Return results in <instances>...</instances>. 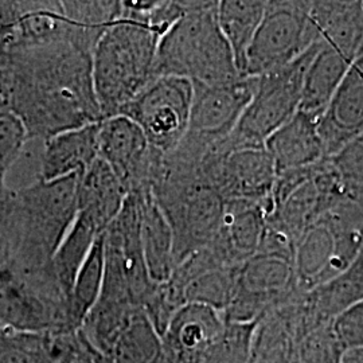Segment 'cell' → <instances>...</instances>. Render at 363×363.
<instances>
[{"instance_id": "1", "label": "cell", "mask_w": 363, "mask_h": 363, "mask_svg": "<svg viewBox=\"0 0 363 363\" xmlns=\"http://www.w3.org/2000/svg\"><path fill=\"white\" fill-rule=\"evenodd\" d=\"M11 106L30 139L43 142L66 130L103 121L97 103L91 52L70 42L11 55Z\"/></svg>"}, {"instance_id": "2", "label": "cell", "mask_w": 363, "mask_h": 363, "mask_svg": "<svg viewBox=\"0 0 363 363\" xmlns=\"http://www.w3.org/2000/svg\"><path fill=\"white\" fill-rule=\"evenodd\" d=\"M183 13L160 38L155 76L181 77L202 85L244 77L218 25V1H182Z\"/></svg>"}, {"instance_id": "3", "label": "cell", "mask_w": 363, "mask_h": 363, "mask_svg": "<svg viewBox=\"0 0 363 363\" xmlns=\"http://www.w3.org/2000/svg\"><path fill=\"white\" fill-rule=\"evenodd\" d=\"M150 191L171 228L175 267L214 240L225 201L202 177L199 167L162 154Z\"/></svg>"}, {"instance_id": "4", "label": "cell", "mask_w": 363, "mask_h": 363, "mask_svg": "<svg viewBox=\"0 0 363 363\" xmlns=\"http://www.w3.org/2000/svg\"><path fill=\"white\" fill-rule=\"evenodd\" d=\"M162 37L155 27L121 16L97 40L91 52V76L103 120L117 116L155 79Z\"/></svg>"}, {"instance_id": "5", "label": "cell", "mask_w": 363, "mask_h": 363, "mask_svg": "<svg viewBox=\"0 0 363 363\" xmlns=\"http://www.w3.org/2000/svg\"><path fill=\"white\" fill-rule=\"evenodd\" d=\"M79 174L16 190V256L9 274L48 268L77 217Z\"/></svg>"}, {"instance_id": "6", "label": "cell", "mask_w": 363, "mask_h": 363, "mask_svg": "<svg viewBox=\"0 0 363 363\" xmlns=\"http://www.w3.org/2000/svg\"><path fill=\"white\" fill-rule=\"evenodd\" d=\"M319 46L320 42L286 67L257 77L256 89L240 121L216 148L228 152L264 147L273 133L298 112L306 73Z\"/></svg>"}, {"instance_id": "7", "label": "cell", "mask_w": 363, "mask_h": 363, "mask_svg": "<svg viewBox=\"0 0 363 363\" xmlns=\"http://www.w3.org/2000/svg\"><path fill=\"white\" fill-rule=\"evenodd\" d=\"M256 84L257 77H241L222 85L193 84L189 128L179 145L171 152L184 162L201 166L208 151L233 132Z\"/></svg>"}, {"instance_id": "8", "label": "cell", "mask_w": 363, "mask_h": 363, "mask_svg": "<svg viewBox=\"0 0 363 363\" xmlns=\"http://www.w3.org/2000/svg\"><path fill=\"white\" fill-rule=\"evenodd\" d=\"M319 40L310 1H267L259 30L249 48L244 76L261 77L283 69Z\"/></svg>"}, {"instance_id": "9", "label": "cell", "mask_w": 363, "mask_h": 363, "mask_svg": "<svg viewBox=\"0 0 363 363\" xmlns=\"http://www.w3.org/2000/svg\"><path fill=\"white\" fill-rule=\"evenodd\" d=\"M193 94V82L186 78L157 77L118 115L128 117L143 130L154 150L169 154L187 132Z\"/></svg>"}, {"instance_id": "10", "label": "cell", "mask_w": 363, "mask_h": 363, "mask_svg": "<svg viewBox=\"0 0 363 363\" xmlns=\"http://www.w3.org/2000/svg\"><path fill=\"white\" fill-rule=\"evenodd\" d=\"M298 292L294 257L259 252L240 267L235 294L223 318L233 323H257Z\"/></svg>"}, {"instance_id": "11", "label": "cell", "mask_w": 363, "mask_h": 363, "mask_svg": "<svg viewBox=\"0 0 363 363\" xmlns=\"http://www.w3.org/2000/svg\"><path fill=\"white\" fill-rule=\"evenodd\" d=\"M199 169L225 202H264L272 195L277 178L272 156L265 145L228 152L211 148L202 159Z\"/></svg>"}, {"instance_id": "12", "label": "cell", "mask_w": 363, "mask_h": 363, "mask_svg": "<svg viewBox=\"0 0 363 363\" xmlns=\"http://www.w3.org/2000/svg\"><path fill=\"white\" fill-rule=\"evenodd\" d=\"M160 155L128 117L117 115L100 123L99 157L113 171L127 194L150 190Z\"/></svg>"}, {"instance_id": "13", "label": "cell", "mask_w": 363, "mask_h": 363, "mask_svg": "<svg viewBox=\"0 0 363 363\" xmlns=\"http://www.w3.org/2000/svg\"><path fill=\"white\" fill-rule=\"evenodd\" d=\"M226 325L222 312L202 304H184L172 315L162 339L166 363H202Z\"/></svg>"}, {"instance_id": "14", "label": "cell", "mask_w": 363, "mask_h": 363, "mask_svg": "<svg viewBox=\"0 0 363 363\" xmlns=\"http://www.w3.org/2000/svg\"><path fill=\"white\" fill-rule=\"evenodd\" d=\"M325 159L363 135V52L352 62L318 124Z\"/></svg>"}, {"instance_id": "15", "label": "cell", "mask_w": 363, "mask_h": 363, "mask_svg": "<svg viewBox=\"0 0 363 363\" xmlns=\"http://www.w3.org/2000/svg\"><path fill=\"white\" fill-rule=\"evenodd\" d=\"M265 229L264 202L228 201L218 233L208 247L226 267H241L259 252Z\"/></svg>"}, {"instance_id": "16", "label": "cell", "mask_w": 363, "mask_h": 363, "mask_svg": "<svg viewBox=\"0 0 363 363\" xmlns=\"http://www.w3.org/2000/svg\"><path fill=\"white\" fill-rule=\"evenodd\" d=\"M319 120L298 111L265 142L276 172L312 167L325 160Z\"/></svg>"}, {"instance_id": "17", "label": "cell", "mask_w": 363, "mask_h": 363, "mask_svg": "<svg viewBox=\"0 0 363 363\" xmlns=\"http://www.w3.org/2000/svg\"><path fill=\"white\" fill-rule=\"evenodd\" d=\"M100 123L66 130L45 140L39 179L55 181L81 175L89 169L99 157Z\"/></svg>"}, {"instance_id": "18", "label": "cell", "mask_w": 363, "mask_h": 363, "mask_svg": "<svg viewBox=\"0 0 363 363\" xmlns=\"http://www.w3.org/2000/svg\"><path fill=\"white\" fill-rule=\"evenodd\" d=\"M319 40L350 61L363 52V1H310Z\"/></svg>"}, {"instance_id": "19", "label": "cell", "mask_w": 363, "mask_h": 363, "mask_svg": "<svg viewBox=\"0 0 363 363\" xmlns=\"http://www.w3.org/2000/svg\"><path fill=\"white\" fill-rule=\"evenodd\" d=\"M127 195L113 171L97 157L91 167L79 175L77 213L105 232L116 218Z\"/></svg>"}, {"instance_id": "20", "label": "cell", "mask_w": 363, "mask_h": 363, "mask_svg": "<svg viewBox=\"0 0 363 363\" xmlns=\"http://www.w3.org/2000/svg\"><path fill=\"white\" fill-rule=\"evenodd\" d=\"M351 65L349 58L320 42L306 73L298 111L320 120Z\"/></svg>"}, {"instance_id": "21", "label": "cell", "mask_w": 363, "mask_h": 363, "mask_svg": "<svg viewBox=\"0 0 363 363\" xmlns=\"http://www.w3.org/2000/svg\"><path fill=\"white\" fill-rule=\"evenodd\" d=\"M140 238L147 272L152 283L169 281L175 269L174 237L169 222L150 190L144 191L140 211Z\"/></svg>"}, {"instance_id": "22", "label": "cell", "mask_w": 363, "mask_h": 363, "mask_svg": "<svg viewBox=\"0 0 363 363\" xmlns=\"http://www.w3.org/2000/svg\"><path fill=\"white\" fill-rule=\"evenodd\" d=\"M267 1L223 0L218 1V25L226 39L238 72L244 76L247 54L259 30ZM245 77V76H244Z\"/></svg>"}, {"instance_id": "23", "label": "cell", "mask_w": 363, "mask_h": 363, "mask_svg": "<svg viewBox=\"0 0 363 363\" xmlns=\"http://www.w3.org/2000/svg\"><path fill=\"white\" fill-rule=\"evenodd\" d=\"M312 315L320 325L331 323L339 313L363 300V247L350 268L334 280L306 292Z\"/></svg>"}, {"instance_id": "24", "label": "cell", "mask_w": 363, "mask_h": 363, "mask_svg": "<svg viewBox=\"0 0 363 363\" xmlns=\"http://www.w3.org/2000/svg\"><path fill=\"white\" fill-rule=\"evenodd\" d=\"M104 233L91 220L78 214L70 230L52 256L50 268L66 298H69L73 281L81 265L88 257L96 240Z\"/></svg>"}, {"instance_id": "25", "label": "cell", "mask_w": 363, "mask_h": 363, "mask_svg": "<svg viewBox=\"0 0 363 363\" xmlns=\"http://www.w3.org/2000/svg\"><path fill=\"white\" fill-rule=\"evenodd\" d=\"M105 271L104 233L91 247L81 265L67 298V318L72 330L77 331L101 294Z\"/></svg>"}, {"instance_id": "26", "label": "cell", "mask_w": 363, "mask_h": 363, "mask_svg": "<svg viewBox=\"0 0 363 363\" xmlns=\"http://www.w3.org/2000/svg\"><path fill=\"white\" fill-rule=\"evenodd\" d=\"M162 339L144 310L138 312L104 355L105 363H157Z\"/></svg>"}, {"instance_id": "27", "label": "cell", "mask_w": 363, "mask_h": 363, "mask_svg": "<svg viewBox=\"0 0 363 363\" xmlns=\"http://www.w3.org/2000/svg\"><path fill=\"white\" fill-rule=\"evenodd\" d=\"M240 267H217L196 274L182 286L183 304H202L226 311L235 294Z\"/></svg>"}, {"instance_id": "28", "label": "cell", "mask_w": 363, "mask_h": 363, "mask_svg": "<svg viewBox=\"0 0 363 363\" xmlns=\"http://www.w3.org/2000/svg\"><path fill=\"white\" fill-rule=\"evenodd\" d=\"M54 334L0 327V363H54Z\"/></svg>"}, {"instance_id": "29", "label": "cell", "mask_w": 363, "mask_h": 363, "mask_svg": "<svg viewBox=\"0 0 363 363\" xmlns=\"http://www.w3.org/2000/svg\"><path fill=\"white\" fill-rule=\"evenodd\" d=\"M345 351L331 322L312 328L298 339L296 363H342Z\"/></svg>"}, {"instance_id": "30", "label": "cell", "mask_w": 363, "mask_h": 363, "mask_svg": "<svg viewBox=\"0 0 363 363\" xmlns=\"http://www.w3.org/2000/svg\"><path fill=\"white\" fill-rule=\"evenodd\" d=\"M62 13L79 26L103 30L115 25L121 18V1L113 0H61Z\"/></svg>"}, {"instance_id": "31", "label": "cell", "mask_w": 363, "mask_h": 363, "mask_svg": "<svg viewBox=\"0 0 363 363\" xmlns=\"http://www.w3.org/2000/svg\"><path fill=\"white\" fill-rule=\"evenodd\" d=\"M256 325L226 322L220 340L202 363H247Z\"/></svg>"}, {"instance_id": "32", "label": "cell", "mask_w": 363, "mask_h": 363, "mask_svg": "<svg viewBox=\"0 0 363 363\" xmlns=\"http://www.w3.org/2000/svg\"><path fill=\"white\" fill-rule=\"evenodd\" d=\"M26 127L13 111H0V187L13 163L23 152L28 140Z\"/></svg>"}, {"instance_id": "33", "label": "cell", "mask_w": 363, "mask_h": 363, "mask_svg": "<svg viewBox=\"0 0 363 363\" xmlns=\"http://www.w3.org/2000/svg\"><path fill=\"white\" fill-rule=\"evenodd\" d=\"M52 334L54 363H105L104 357L91 346L79 330Z\"/></svg>"}, {"instance_id": "34", "label": "cell", "mask_w": 363, "mask_h": 363, "mask_svg": "<svg viewBox=\"0 0 363 363\" xmlns=\"http://www.w3.org/2000/svg\"><path fill=\"white\" fill-rule=\"evenodd\" d=\"M333 328L345 350L363 349V300L339 313Z\"/></svg>"}, {"instance_id": "35", "label": "cell", "mask_w": 363, "mask_h": 363, "mask_svg": "<svg viewBox=\"0 0 363 363\" xmlns=\"http://www.w3.org/2000/svg\"><path fill=\"white\" fill-rule=\"evenodd\" d=\"M342 363H363V349H350L345 351Z\"/></svg>"}]
</instances>
